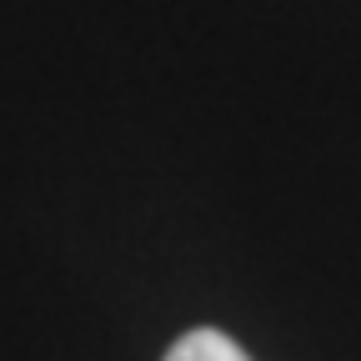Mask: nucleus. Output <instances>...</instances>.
<instances>
[{"instance_id":"nucleus-1","label":"nucleus","mask_w":361,"mask_h":361,"mask_svg":"<svg viewBox=\"0 0 361 361\" xmlns=\"http://www.w3.org/2000/svg\"><path fill=\"white\" fill-rule=\"evenodd\" d=\"M166 361H251L226 331H216V326H196V331H186L171 351H166Z\"/></svg>"}]
</instances>
